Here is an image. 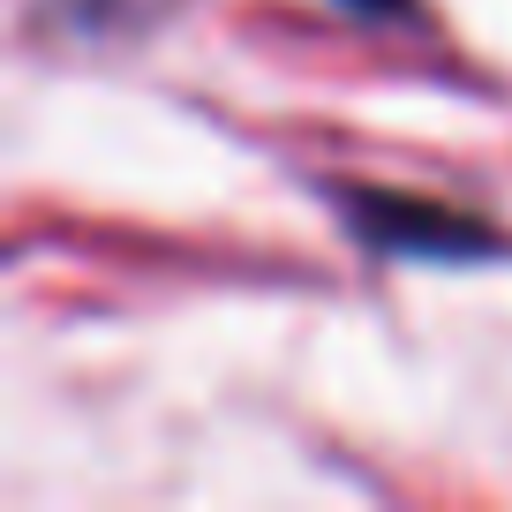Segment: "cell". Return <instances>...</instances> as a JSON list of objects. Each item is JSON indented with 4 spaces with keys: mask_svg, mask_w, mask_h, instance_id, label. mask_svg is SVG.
I'll return each instance as SVG.
<instances>
[{
    "mask_svg": "<svg viewBox=\"0 0 512 512\" xmlns=\"http://www.w3.org/2000/svg\"><path fill=\"white\" fill-rule=\"evenodd\" d=\"M354 234L384 241V249H430V256H475L490 249V226L445 219L437 204H384V196H354Z\"/></svg>",
    "mask_w": 512,
    "mask_h": 512,
    "instance_id": "1",
    "label": "cell"
},
{
    "mask_svg": "<svg viewBox=\"0 0 512 512\" xmlns=\"http://www.w3.org/2000/svg\"><path fill=\"white\" fill-rule=\"evenodd\" d=\"M354 16H407V8H415V0H347Z\"/></svg>",
    "mask_w": 512,
    "mask_h": 512,
    "instance_id": "2",
    "label": "cell"
}]
</instances>
